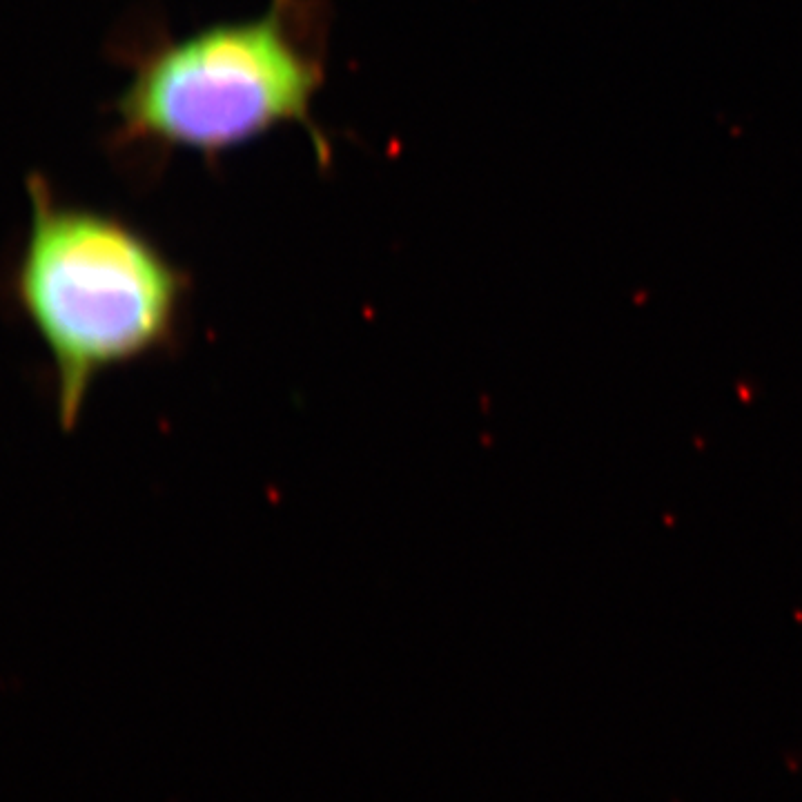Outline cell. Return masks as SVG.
<instances>
[{"label": "cell", "instance_id": "cell-2", "mask_svg": "<svg viewBox=\"0 0 802 802\" xmlns=\"http://www.w3.org/2000/svg\"><path fill=\"white\" fill-rule=\"evenodd\" d=\"M328 25L324 0H272L250 21L139 45L114 103L116 145L152 154L192 150L212 161L297 123L328 163V139L312 119L326 76Z\"/></svg>", "mask_w": 802, "mask_h": 802}, {"label": "cell", "instance_id": "cell-1", "mask_svg": "<svg viewBox=\"0 0 802 802\" xmlns=\"http://www.w3.org/2000/svg\"><path fill=\"white\" fill-rule=\"evenodd\" d=\"M29 203L9 292L50 361L58 424L72 430L101 377L176 346L190 279L148 234L61 201L41 176Z\"/></svg>", "mask_w": 802, "mask_h": 802}]
</instances>
